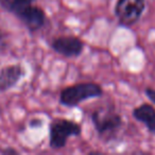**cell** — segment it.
I'll return each mask as SVG.
<instances>
[{
	"mask_svg": "<svg viewBox=\"0 0 155 155\" xmlns=\"http://www.w3.org/2000/svg\"><path fill=\"white\" fill-rule=\"evenodd\" d=\"M91 119L99 139L104 142L114 140L123 125L122 117L113 105L95 110L91 113Z\"/></svg>",
	"mask_w": 155,
	"mask_h": 155,
	"instance_id": "cell-1",
	"label": "cell"
},
{
	"mask_svg": "<svg viewBox=\"0 0 155 155\" xmlns=\"http://www.w3.org/2000/svg\"><path fill=\"white\" fill-rule=\"evenodd\" d=\"M103 88L96 82H80L69 85L60 93V104L66 107H77L82 102L103 96Z\"/></svg>",
	"mask_w": 155,
	"mask_h": 155,
	"instance_id": "cell-2",
	"label": "cell"
},
{
	"mask_svg": "<svg viewBox=\"0 0 155 155\" xmlns=\"http://www.w3.org/2000/svg\"><path fill=\"white\" fill-rule=\"evenodd\" d=\"M82 134L80 123L67 118H54L49 125V147L52 150L65 148L70 137H79Z\"/></svg>",
	"mask_w": 155,
	"mask_h": 155,
	"instance_id": "cell-3",
	"label": "cell"
},
{
	"mask_svg": "<svg viewBox=\"0 0 155 155\" xmlns=\"http://www.w3.org/2000/svg\"><path fill=\"white\" fill-rule=\"evenodd\" d=\"M146 10V0H117L114 13L118 24L125 28L134 26Z\"/></svg>",
	"mask_w": 155,
	"mask_h": 155,
	"instance_id": "cell-4",
	"label": "cell"
},
{
	"mask_svg": "<svg viewBox=\"0 0 155 155\" xmlns=\"http://www.w3.org/2000/svg\"><path fill=\"white\" fill-rule=\"evenodd\" d=\"M55 53L65 58H78L83 53L85 43L75 35H61L54 37L49 44Z\"/></svg>",
	"mask_w": 155,
	"mask_h": 155,
	"instance_id": "cell-5",
	"label": "cell"
},
{
	"mask_svg": "<svg viewBox=\"0 0 155 155\" xmlns=\"http://www.w3.org/2000/svg\"><path fill=\"white\" fill-rule=\"evenodd\" d=\"M15 17L26 27L30 33H36L41 31L46 26L48 20L45 10L38 5H35L34 3L18 12Z\"/></svg>",
	"mask_w": 155,
	"mask_h": 155,
	"instance_id": "cell-6",
	"label": "cell"
},
{
	"mask_svg": "<svg viewBox=\"0 0 155 155\" xmlns=\"http://www.w3.org/2000/svg\"><path fill=\"white\" fill-rule=\"evenodd\" d=\"M26 75L21 64H11L0 69V94L13 89Z\"/></svg>",
	"mask_w": 155,
	"mask_h": 155,
	"instance_id": "cell-7",
	"label": "cell"
},
{
	"mask_svg": "<svg viewBox=\"0 0 155 155\" xmlns=\"http://www.w3.org/2000/svg\"><path fill=\"white\" fill-rule=\"evenodd\" d=\"M132 115L136 120L144 124L152 135H155V107L152 104L142 103L134 108Z\"/></svg>",
	"mask_w": 155,
	"mask_h": 155,
	"instance_id": "cell-8",
	"label": "cell"
},
{
	"mask_svg": "<svg viewBox=\"0 0 155 155\" xmlns=\"http://www.w3.org/2000/svg\"><path fill=\"white\" fill-rule=\"evenodd\" d=\"M8 47V41H7V35L5 34L1 29H0V53H2Z\"/></svg>",
	"mask_w": 155,
	"mask_h": 155,
	"instance_id": "cell-9",
	"label": "cell"
},
{
	"mask_svg": "<svg viewBox=\"0 0 155 155\" xmlns=\"http://www.w3.org/2000/svg\"><path fill=\"white\" fill-rule=\"evenodd\" d=\"M19 151L16 150V149L12 148V147H5V148H0V154H5V155H9V154H19Z\"/></svg>",
	"mask_w": 155,
	"mask_h": 155,
	"instance_id": "cell-10",
	"label": "cell"
},
{
	"mask_svg": "<svg viewBox=\"0 0 155 155\" xmlns=\"http://www.w3.org/2000/svg\"><path fill=\"white\" fill-rule=\"evenodd\" d=\"M144 94H146L147 97L150 99V101L155 104V89L151 88V87H147V88L144 89Z\"/></svg>",
	"mask_w": 155,
	"mask_h": 155,
	"instance_id": "cell-11",
	"label": "cell"
},
{
	"mask_svg": "<svg viewBox=\"0 0 155 155\" xmlns=\"http://www.w3.org/2000/svg\"><path fill=\"white\" fill-rule=\"evenodd\" d=\"M43 125V120L38 118H34L30 121V127H34V129H37V127H41Z\"/></svg>",
	"mask_w": 155,
	"mask_h": 155,
	"instance_id": "cell-12",
	"label": "cell"
}]
</instances>
